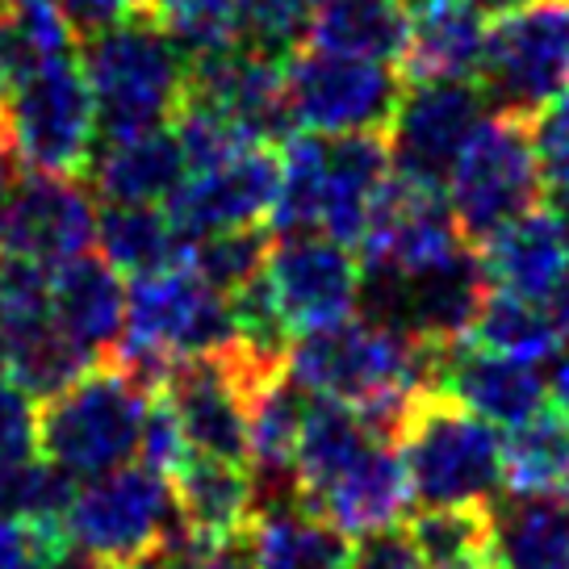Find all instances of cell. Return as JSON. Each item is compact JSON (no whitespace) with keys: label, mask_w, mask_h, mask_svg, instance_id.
<instances>
[{"label":"cell","mask_w":569,"mask_h":569,"mask_svg":"<svg viewBox=\"0 0 569 569\" xmlns=\"http://www.w3.org/2000/svg\"><path fill=\"white\" fill-rule=\"evenodd\" d=\"M410 4V13H415V9H419V4H427V0H407Z\"/></svg>","instance_id":"47"},{"label":"cell","mask_w":569,"mask_h":569,"mask_svg":"<svg viewBox=\"0 0 569 569\" xmlns=\"http://www.w3.org/2000/svg\"><path fill=\"white\" fill-rule=\"evenodd\" d=\"M478 89L490 113L532 122L569 89V0H540L498 18L486 38Z\"/></svg>","instance_id":"9"},{"label":"cell","mask_w":569,"mask_h":569,"mask_svg":"<svg viewBox=\"0 0 569 569\" xmlns=\"http://www.w3.org/2000/svg\"><path fill=\"white\" fill-rule=\"evenodd\" d=\"M142 9L172 34L189 59L231 51L243 42L248 0H142Z\"/></svg>","instance_id":"31"},{"label":"cell","mask_w":569,"mask_h":569,"mask_svg":"<svg viewBox=\"0 0 569 569\" xmlns=\"http://www.w3.org/2000/svg\"><path fill=\"white\" fill-rule=\"evenodd\" d=\"M528 126H532L540 180H545V201L557 213L569 210V89L552 97Z\"/></svg>","instance_id":"34"},{"label":"cell","mask_w":569,"mask_h":569,"mask_svg":"<svg viewBox=\"0 0 569 569\" xmlns=\"http://www.w3.org/2000/svg\"><path fill=\"white\" fill-rule=\"evenodd\" d=\"M34 569H109V566H101L97 557H89L80 545H59V549L42 552L34 561Z\"/></svg>","instance_id":"40"},{"label":"cell","mask_w":569,"mask_h":569,"mask_svg":"<svg viewBox=\"0 0 569 569\" xmlns=\"http://www.w3.org/2000/svg\"><path fill=\"white\" fill-rule=\"evenodd\" d=\"M18 151L13 147H0V222H4V206H9V189H13V180H18Z\"/></svg>","instance_id":"43"},{"label":"cell","mask_w":569,"mask_h":569,"mask_svg":"<svg viewBox=\"0 0 569 569\" xmlns=\"http://www.w3.org/2000/svg\"><path fill=\"white\" fill-rule=\"evenodd\" d=\"M47 552L38 532L21 519L0 511V569H34V561Z\"/></svg>","instance_id":"39"},{"label":"cell","mask_w":569,"mask_h":569,"mask_svg":"<svg viewBox=\"0 0 569 569\" xmlns=\"http://www.w3.org/2000/svg\"><path fill=\"white\" fill-rule=\"evenodd\" d=\"M415 13L407 0H322L306 30V47L402 68Z\"/></svg>","instance_id":"22"},{"label":"cell","mask_w":569,"mask_h":569,"mask_svg":"<svg viewBox=\"0 0 569 569\" xmlns=\"http://www.w3.org/2000/svg\"><path fill=\"white\" fill-rule=\"evenodd\" d=\"M38 4H54V9H63V0H38Z\"/></svg>","instance_id":"46"},{"label":"cell","mask_w":569,"mask_h":569,"mask_svg":"<svg viewBox=\"0 0 569 569\" xmlns=\"http://www.w3.org/2000/svg\"><path fill=\"white\" fill-rule=\"evenodd\" d=\"M189 101L213 109L218 118L243 134V139L272 147L298 134L289 97H284V59L256 51V47H231V51L193 59L189 71Z\"/></svg>","instance_id":"15"},{"label":"cell","mask_w":569,"mask_h":569,"mask_svg":"<svg viewBox=\"0 0 569 569\" xmlns=\"http://www.w3.org/2000/svg\"><path fill=\"white\" fill-rule=\"evenodd\" d=\"M381 440L373 427L365 423V415L339 398H310L302 423V440H298V461H293V478H298V495L315 507L331 486H336L348 469H352L369 445Z\"/></svg>","instance_id":"25"},{"label":"cell","mask_w":569,"mask_h":569,"mask_svg":"<svg viewBox=\"0 0 569 569\" xmlns=\"http://www.w3.org/2000/svg\"><path fill=\"white\" fill-rule=\"evenodd\" d=\"M545 201V180L528 118L486 113L448 177V206L461 234L478 248L498 227Z\"/></svg>","instance_id":"6"},{"label":"cell","mask_w":569,"mask_h":569,"mask_svg":"<svg viewBox=\"0 0 569 569\" xmlns=\"http://www.w3.org/2000/svg\"><path fill=\"white\" fill-rule=\"evenodd\" d=\"M193 457V448L184 440V431H180V419L172 402H168V393L156 386L151 393V407H147V423H142V445H139V461L151 465L156 473L163 478H172L180 465Z\"/></svg>","instance_id":"36"},{"label":"cell","mask_w":569,"mask_h":569,"mask_svg":"<svg viewBox=\"0 0 569 569\" xmlns=\"http://www.w3.org/2000/svg\"><path fill=\"white\" fill-rule=\"evenodd\" d=\"M431 390L457 398L461 407H469L495 427H516L523 419H532L536 410L549 407L545 402L549 398V377L540 373V365L486 352L469 339L445 343Z\"/></svg>","instance_id":"16"},{"label":"cell","mask_w":569,"mask_h":569,"mask_svg":"<svg viewBox=\"0 0 569 569\" xmlns=\"http://www.w3.org/2000/svg\"><path fill=\"white\" fill-rule=\"evenodd\" d=\"M126 298L130 289L122 272L106 256L84 251L68 264L51 268V319L89 360L118 352L126 331Z\"/></svg>","instance_id":"17"},{"label":"cell","mask_w":569,"mask_h":569,"mask_svg":"<svg viewBox=\"0 0 569 569\" xmlns=\"http://www.w3.org/2000/svg\"><path fill=\"white\" fill-rule=\"evenodd\" d=\"M168 481L177 495L180 523L193 540L218 545V540L248 536L260 516L256 478L243 461H218V457L193 452Z\"/></svg>","instance_id":"20"},{"label":"cell","mask_w":569,"mask_h":569,"mask_svg":"<svg viewBox=\"0 0 569 569\" xmlns=\"http://www.w3.org/2000/svg\"><path fill=\"white\" fill-rule=\"evenodd\" d=\"M80 68L97 101L101 142L172 126L189 101L193 59L147 9L80 38Z\"/></svg>","instance_id":"1"},{"label":"cell","mask_w":569,"mask_h":569,"mask_svg":"<svg viewBox=\"0 0 569 569\" xmlns=\"http://www.w3.org/2000/svg\"><path fill=\"white\" fill-rule=\"evenodd\" d=\"M407 92V71L298 47L284 59V97L302 134H386Z\"/></svg>","instance_id":"7"},{"label":"cell","mask_w":569,"mask_h":569,"mask_svg":"<svg viewBox=\"0 0 569 569\" xmlns=\"http://www.w3.org/2000/svg\"><path fill=\"white\" fill-rule=\"evenodd\" d=\"M322 0H248V26H243V47L289 59L306 42L310 18Z\"/></svg>","instance_id":"33"},{"label":"cell","mask_w":569,"mask_h":569,"mask_svg":"<svg viewBox=\"0 0 569 569\" xmlns=\"http://www.w3.org/2000/svg\"><path fill=\"white\" fill-rule=\"evenodd\" d=\"M264 277L289 331L298 336L327 327V322L352 319L360 289H365L360 256L319 231L277 234Z\"/></svg>","instance_id":"12"},{"label":"cell","mask_w":569,"mask_h":569,"mask_svg":"<svg viewBox=\"0 0 569 569\" xmlns=\"http://www.w3.org/2000/svg\"><path fill=\"white\" fill-rule=\"evenodd\" d=\"M498 569H569V507L549 498H516L495 507Z\"/></svg>","instance_id":"28"},{"label":"cell","mask_w":569,"mask_h":569,"mask_svg":"<svg viewBox=\"0 0 569 569\" xmlns=\"http://www.w3.org/2000/svg\"><path fill=\"white\" fill-rule=\"evenodd\" d=\"M549 319H552V327H557V336H561V343L569 348V272L561 277V284L549 293Z\"/></svg>","instance_id":"41"},{"label":"cell","mask_w":569,"mask_h":569,"mask_svg":"<svg viewBox=\"0 0 569 569\" xmlns=\"http://www.w3.org/2000/svg\"><path fill=\"white\" fill-rule=\"evenodd\" d=\"M38 461V398L0 373V481Z\"/></svg>","instance_id":"35"},{"label":"cell","mask_w":569,"mask_h":569,"mask_svg":"<svg viewBox=\"0 0 569 569\" xmlns=\"http://www.w3.org/2000/svg\"><path fill=\"white\" fill-rule=\"evenodd\" d=\"M393 445L423 507H490L507 486V457L495 423L440 390H419Z\"/></svg>","instance_id":"3"},{"label":"cell","mask_w":569,"mask_h":569,"mask_svg":"<svg viewBox=\"0 0 569 569\" xmlns=\"http://www.w3.org/2000/svg\"><path fill=\"white\" fill-rule=\"evenodd\" d=\"M552 213H557V210H552ZM557 218H561V231H566V239H569V210H561Z\"/></svg>","instance_id":"45"},{"label":"cell","mask_w":569,"mask_h":569,"mask_svg":"<svg viewBox=\"0 0 569 569\" xmlns=\"http://www.w3.org/2000/svg\"><path fill=\"white\" fill-rule=\"evenodd\" d=\"M481 18H507V13H519V9H532L540 0H469Z\"/></svg>","instance_id":"44"},{"label":"cell","mask_w":569,"mask_h":569,"mask_svg":"<svg viewBox=\"0 0 569 569\" xmlns=\"http://www.w3.org/2000/svg\"><path fill=\"white\" fill-rule=\"evenodd\" d=\"M507 490L516 498H549L569 507V419L557 407L536 410L502 440Z\"/></svg>","instance_id":"26"},{"label":"cell","mask_w":569,"mask_h":569,"mask_svg":"<svg viewBox=\"0 0 569 569\" xmlns=\"http://www.w3.org/2000/svg\"><path fill=\"white\" fill-rule=\"evenodd\" d=\"M352 569H427L423 552L407 528H377L352 545Z\"/></svg>","instance_id":"38"},{"label":"cell","mask_w":569,"mask_h":569,"mask_svg":"<svg viewBox=\"0 0 569 569\" xmlns=\"http://www.w3.org/2000/svg\"><path fill=\"white\" fill-rule=\"evenodd\" d=\"M272 256V227H234V231H213L206 239H193L184 248V264L193 268L201 281H210L218 293L231 298L268 268Z\"/></svg>","instance_id":"32"},{"label":"cell","mask_w":569,"mask_h":569,"mask_svg":"<svg viewBox=\"0 0 569 569\" xmlns=\"http://www.w3.org/2000/svg\"><path fill=\"white\" fill-rule=\"evenodd\" d=\"M281 151L272 147H248L234 160L193 172L180 184L172 201L163 206L184 248L193 239L234 227H272V210L281 197Z\"/></svg>","instance_id":"14"},{"label":"cell","mask_w":569,"mask_h":569,"mask_svg":"<svg viewBox=\"0 0 569 569\" xmlns=\"http://www.w3.org/2000/svg\"><path fill=\"white\" fill-rule=\"evenodd\" d=\"M184 180H189V160L172 126H156L97 147V160L89 168L92 193L122 206H163Z\"/></svg>","instance_id":"19"},{"label":"cell","mask_w":569,"mask_h":569,"mask_svg":"<svg viewBox=\"0 0 569 569\" xmlns=\"http://www.w3.org/2000/svg\"><path fill=\"white\" fill-rule=\"evenodd\" d=\"M427 569H498L495 502L490 507H427L410 519Z\"/></svg>","instance_id":"29"},{"label":"cell","mask_w":569,"mask_h":569,"mask_svg":"<svg viewBox=\"0 0 569 569\" xmlns=\"http://www.w3.org/2000/svg\"><path fill=\"white\" fill-rule=\"evenodd\" d=\"M465 339L486 348V352L528 360V365H549V360L561 356V336H557V327L549 319V306L502 293V289H490L478 322L469 327Z\"/></svg>","instance_id":"30"},{"label":"cell","mask_w":569,"mask_h":569,"mask_svg":"<svg viewBox=\"0 0 569 569\" xmlns=\"http://www.w3.org/2000/svg\"><path fill=\"white\" fill-rule=\"evenodd\" d=\"M9 139L26 168L89 180L101 126L80 54L54 59L9 89Z\"/></svg>","instance_id":"8"},{"label":"cell","mask_w":569,"mask_h":569,"mask_svg":"<svg viewBox=\"0 0 569 569\" xmlns=\"http://www.w3.org/2000/svg\"><path fill=\"white\" fill-rule=\"evenodd\" d=\"M486 113L478 80H407L402 106L386 130L393 172L419 189L445 193Z\"/></svg>","instance_id":"10"},{"label":"cell","mask_w":569,"mask_h":569,"mask_svg":"<svg viewBox=\"0 0 569 569\" xmlns=\"http://www.w3.org/2000/svg\"><path fill=\"white\" fill-rule=\"evenodd\" d=\"M97 206L92 184L59 172H18L0 222V256L59 268L97 248Z\"/></svg>","instance_id":"11"},{"label":"cell","mask_w":569,"mask_h":569,"mask_svg":"<svg viewBox=\"0 0 569 569\" xmlns=\"http://www.w3.org/2000/svg\"><path fill=\"white\" fill-rule=\"evenodd\" d=\"M156 569H251V532L234 540H193L184 532L160 552Z\"/></svg>","instance_id":"37"},{"label":"cell","mask_w":569,"mask_h":569,"mask_svg":"<svg viewBox=\"0 0 569 569\" xmlns=\"http://www.w3.org/2000/svg\"><path fill=\"white\" fill-rule=\"evenodd\" d=\"M231 343V298L218 293L210 281H201L184 260L130 281L126 331L113 356L147 377L151 386H160L180 360L213 356Z\"/></svg>","instance_id":"4"},{"label":"cell","mask_w":569,"mask_h":569,"mask_svg":"<svg viewBox=\"0 0 569 569\" xmlns=\"http://www.w3.org/2000/svg\"><path fill=\"white\" fill-rule=\"evenodd\" d=\"M251 569H352V545L348 532L293 495L260 507L251 523Z\"/></svg>","instance_id":"23"},{"label":"cell","mask_w":569,"mask_h":569,"mask_svg":"<svg viewBox=\"0 0 569 569\" xmlns=\"http://www.w3.org/2000/svg\"><path fill=\"white\" fill-rule=\"evenodd\" d=\"M549 393H552V407L569 419V356L557 360V373H552V381H549Z\"/></svg>","instance_id":"42"},{"label":"cell","mask_w":569,"mask_h":569,"mask_svg":"<svg viewBox=\"0 0 569 569\" xmlns=\"http://www.w3.org/2000/svg\"><path fill=\"white\" fill-rule=\"evenodd\" d=\"M97 248L130 281L184 260V239L177 234L163 206L106 201V210L97 213Z\"/></svg>","instance_id":"27"},{"label":"cell","mask_w":569,"mask_h":569,"mask_svg":"<svg viewBox=\"0 0 569 569\" xmlns=\"http://www.w3.org/2000/svg\"><path fill=\"white\" fill-rule=\"evenodd\" d=\"M461 248H469V239L457 227L448 197L390 172L373 201L369 234L356 256L373 277H415L423 268L445 264Z\"/></svg>","instance_id":"13"},{"label":"cell","mask_w":569,"mask_h":569,"mask_svg":"<svg viewBox=\"0 0 569 569\" xmlns=\"http://www.w3.org/2000/svg\"><path fill=\"white\" fill-rule=\"evenodd\" d=\"M486 21L469 0H427L415 9L407 80H478L486 59Z\"/></svg>","instance_id":"24"},{"label":"cell","mask_w":569,"mask_h":569,"mask_svg":"<svg viewBox=\"0 0 569 569\" xmlns=\"http://www.w3.org/2000/svg\"><path fill=\"white\" fill-rule=\"evenodd\" d=\"M410 502H415V490H410V473L398 445L373 440L369 452L315 502V511L331 519L339 532L365 536L377 528H393L410 511Z\"/></svg>","instance_id":"21"},{"label":"cell","mask_w":569,"mask_h":569,"mask_svg":"<svg viewBox=\"0 0 569 569\" xmlns=\"http://www.w3.org/2000/svg\"><path fill=\"white\" fill-rule=\"evenodd\" d=\"M71 545L109 569H130L184 536L172 481L151 465H122L76 490L68 519Z\"/></svg>","instance_id":"5"},{"label":"cell","mask_w":569,"mask_h":569,"mask_svg":"<svg viewBox=\"0 0 569 569\" xmlns=\"http://www.w3.org/2000/svg\"><path fill=\"white\" fill-rule=\"evenodd\" d=\"M156 386L118 356L97 360L68 390L38 402V457L92 481L139 457Z\"/></svg>","instance_id":"2"},{"label":"cell","mask_w":569,"mask_h":569,"mask_svg":"<svg viewBox=\"0 0 569 569\" xmlns=\"http://www.w3.org/2000/svg\"><path fill=\"white\" fill-rule=\"evenodd\" d=\"M478 256L490 289L528 302H549V293L569 272V239L561 231V218L545 206L498 227L486 243H478Z\"/></svg>","instance_id":"18"}]
</instances>
